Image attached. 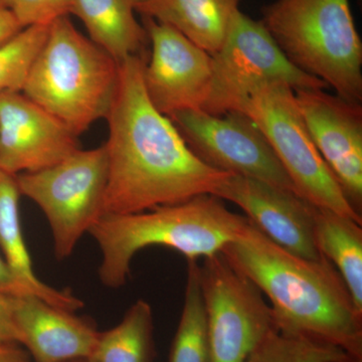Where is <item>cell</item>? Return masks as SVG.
Instances as JSON below:
<instances>
[{
  "instance_id": "18",
  "label": "cell",
  "mask_w": 362,
  "mask_h": 362,
  "mask_svg": "<svg viewBox=\"0 0 362 362\" xmlns=\"http://www.w3.org/2000/svg\"><path fill=\"white\" fill-rule=\"evenodd\" d=\"M135 11L133 0H73L71 8L84 23L90 40L118 63L144 54L148 35Z\"/></svg>"
},
{
  "instance_id": "13",
  "label": "cell",
  "mask_w": 362,
  "mask_h": 362,
  "mask_svg": "<svg viewBox=\"0 0 362 362\" xmlns=\"http://www.w3.org/2000/svg\"><path fill=\"white\" fill-rule=\"evenodd\" d=\"M80 149L78 137L21 90L0 92V169L35 173Z\"/></svg>"
},
{
  "instance_id": "8",
  "label": "cell",
  "mask_w": 362,
  "mask_h": 362,
  "mask_svg": "<svg viewBox=\"0 0 362 362\" xmlns=\"http://www.w3.org/2000/svg\"><path fill=\"white\" fill-rule=\"evenodd\" d=\"M213 62L211 92L202 110L211 115L233 111L261 83L282 82L294 90L327 88L323 81L293 66L262 21L252 20L240 9Z\"/></svg>"
},
{
  "instance_id": "11",
  "label": "cell",
  "mask_w": 362,
  "mask_h": 362,
  "mask_svg": "<svg viewBox=\"0 0 362 362\" xmlns=\"http://www.w3.org/2000/svg\"><path fill=\"white\" fill-rule=\"evenodd\" d=\"M142 18L152 47L150 61L143 69V84L150 102L165 116L202 111L213 82V56L171 26Z\"/></svg>"
},
{
  "instance_id": "26",
  "label": "cell",
  "mask_w": 362,
  "mask_h": 362,
  "mask_svg": "<svg viewBox=\"0 0 362 362\" xmlns=\"http://www.w3.org/2000/svg\"><path fill=\"white\" fill-rule=\"evenodd\" d=\"M0 292L9 296H21V295H30L21 287L20 283L14 278L11 269L7 266L6 259L0 252Z\"/></svg>"
},
{
  "instance_id": "12",
  "label": "cell",
  "mask_w": 362,
  "mask_h": 362,
  "mask_svg": "<svg viewBox=\"0 0 362 362\" xmlns=\"http://www.w3.org/2000/svg\"><path fill=\"white\" fill-rule=\"evenodd\" d=\"M317 150L350 206L362 211V106L324 89L294 90Z\"/></svg>"
},
{
  "instance_id": "2",
  "label": "cell",
  "mask_w": 362,
  "mask_h": 362,
  "mask_svg": "<svg viewBox=\"0 0 362 362\" xmlns=\"http://www.w3.org/2000/svg\"><path fill=\"white\" fill-rule=\"evenodd\" d=\"M221 254L269 298L278 330L332 345L362 361V313L325 256L309 259L286 251L249 220Z\"/></svg>"
},
{
  "instance_id": "16",
  "label": "cell",
  "mask_w": 362,
  "mask_h": 362,
  "mask_svg": "<svg viewBox=\"0 0 362 362\" xmlns=\"http://www.w3.org/2000/svg\"><path fill=\"white\" fill-rule=\"evenodd\" d=\"M240 0H142L136 13L175 28L211 56L225 44Z\"/></svg>"
},
{
  "instance_id": "31",
  "label": "cell",
  "mask_w": 362,
  "mask_h": 362,
  "mask_svg": "<svg viewBox=\"0 0 362 362\" xmlns=\"http://www.w3.org/2000/svg\"><path fill=\"white\" fill-rule=\"evenodd\" d=\"M83 361H75V362H82Z\"/></svg>"
},
{
  "instance_id": "1",
  "label": "cell",
  "mask_w": 362,
  "mask_h": 362,
  "mask_svg": "<svg viewBox=\"0 0 362 362\" xmlns=\"http://www.w3.org/2000/svg\"><path fill=\"white\" fill-rule=\"evenodd\" d=\"M146 59L121 62L115 98L106 119L108 182L104 214L142 213L213 194L230 173L207 165L170 119L157 111L143 84Z\"/></svg>"
},
{
  "instance_id": "14",
  "label": "cell",
  "mask_w": 362,
  "mask_h": 362,
  "mask_svg": "<svg viewBox=\"0 0 362 362\" xmlns=\"http://www.w3.org/2000/svg\"><path fill=\"white\" fill-rule=\"evenodd\" d=\"M214 195L240 206L252 225L286 251L304 259L322 257L314 237L316 206L294 192L230 173Z\"/></svg>"
},
{
  "instance_id": "20",
  "label": "cell",
  "mask_w": 362,
  "mask_h": 362,
  "mask_svg": "<svg viewBox=\"0 0 362 362\" xmlns=\"http://www.w3.org/2000/svg\"><path fill=\"white\" fill-rule=\"evenodd\" d=\"M153 316L145 300H137L121 322L106 332H100L93 362H152Z\"/></svg>"
},
{
  "instance_id": "25",
  "label": "cell",
  "mask_w": 362,
  "mask_h": 362,
  "mask_svg": "<svg viewBox=\"0 0 362 362\" xmlns=\"http://www.w3.org/2000/svg\"><path fill=\"white\" fill-rule=\"evenodd\" d=\"M8 343L18 344L21 337L14 322L11 296L0 292V344Z\"/></svg>"
},
{
  "instance_id": "30",
  "label": "cell",
  "mask_w": 362,
  "mask_h": 362,
  "mask_svg": "<svg viewBox=\"0 0 362 362\" xmlns=\"http://www.w3.org/2000/svg\"><path fill=\"white\" fill-rule=\"evenodd\" d=\"M82 362H93V361H83Z\"/></svg>"
},
{
  "instance_id": "24",
  "label": "cell",
  "mask_w": 362,
  "mask_h": 362,
  "mask_svg": "<svg viewBox=\"0 0 362 362\" xmlns=\"http://www.w3.org/2000/svg\"><path fill=\"white\" fill-rule=\"evenodd\" d=\"M23 28L49 25L71 14L73 0H1Z\"/></svg>"
},
{
  "instance_id": "15",
  "label": "cell",
  "mask_w": 362,
  "mask_h": 362,
  "mask_svg": "<svg viewBox=\"0 0 362 362\" xmlns=\"http://www.w3.org/2000/svg\"><path fill=\"white\" fill-rule=\"evenodd\" d=\"M11 300L21 344L35 361L75 362L92 357L100 332L89 321L33 295Z\"/></svg>"
},
{
  "instance_id": "27",
  "label": "cell",
  "mask_w": 362,
  "mask_h": 362,
  "mask_svg": "<svg viewBox=\"0 0 362 362\" xmlns=\"http://www.w3.org/2000/svg\"><path fill=\"white\" fill-rule=\"evenodd\" d=\"M23 28L14 18L8 8L0 0V45L6 44L14 35H18Z\"/></svg>"
},
{
  "instance_id": "4",
  "label": "cell",
  "mask_w": 362,
  "mask_h": 362,
  "mask_svg": "<svg viewBox=\"0 0 362 362\" xmlns=\"http://www.w3.org/2000/svg\"><path fill=\"white\" fill-rule=\"evenodd\" d=\"M119 66L63 16L49 25L21 92L78 137L108 115Z\"/></svg>"
},
{
  "instance_id": "19",
  "label": "cell",
  "mask_w": 362,
  "mask_h": 362,
  "mask_svg": "<svg viewBox=\"0 0 362 362\" xmlns=\"http://www.w3.org/2000/svg\"><path fill=\"white\" fill-rule=\"evenodd\" d=\"M314 237L319 252L337 269L362 313V228L361 223L329 209L315 207Z\"/></svg>"
},
{
  "instance_id": "22",
  "label": "cell",
  "mask_w": 362,
  "mask_h": 362,
  "mask_svg": "<svg viewBox=\"0 0 362 362\" xmlns=\"http://www.w3.org/2000/svg\"><path fill=\"white\" fill-rule=\"evenodd\" d=\"M246 362H362L344 350L308 338L269 331Z\"/></svg>"
},
{
  "instance_id": "5",
  "label": "cell",
  "mask_w": 362,
  "mask_h": 362,
  "mask_svg": "<svg viewBox=\"0 0 362 362\" xmlns=\"http://www.w3.org/2000/svg\"><path fill=\"white\" fill-rule=\"evenodd\" d=\"M262 13V23L293 66L338 97L361 104L362 42L349 0H276Z\"/></svg>"
},
{
  "instance_id": "9",
  "label": "cell",
  "mask_w": 362,
  "mask_h": 362,
  "mask_svg": "<svg viewBox=\"0 0 362 362\" xmlns=\"http://www.w3.org/2000/svg\"><path fill=\"white\" fill-rule=\"evenodd\" d=\"M201 283L211 362H246L264 337L275 329L271 307L251 281L216 254L204 259Z\"/></svg>"
},
{
  "instance_id": "29",
  "label": "cell",
  "mask_w": 362,
  "mask_h": 362,
  "mask_svg": "<svg viewBox=\"0 0 362 362\" xmlns=\"http://www.w3.org/2000/svg\"><path fill=\"white\" fill-rule=\"evenodd\" d=\"M140 1H142V0H133V2H134V6H135V4H137L138 2H140Z\"/></svg>"
},
{
  "instance_id": "28",
  "label": "cell",
  "mask_w": 362,
  "mask_h": 362,
  "mask_svg": "<svg viewBox=\"0 0 362 362\" xmlns=\"http://www.w3.org/2000/svg\"><path fill=\"white\" fill-rule=\"evenodd\" d=\"M0 362H28V354L16 343L0 344Z\"/></svg>"
},
{
  "instance_id": "23",
  "label": "cell",
  "mask_w": 362,
  "mask_h": 362,
  "mask_svg": "<svg viewBox=\"0 0 362 362\" xmlns=\"http://www.w3.org/2000/svg\"><path fill=\"white\" fill-rule=\"evenodd\" d=\"M49 25L23 28L0 45V92L21 90L33 59L44 45Z\"/></svg>"
},
{
  "instance_id": "17",
  "label": "cell",
  "mask_w": 362,
  "mask_h": 362,
  "mask_svg": "<svg viewBox=\"0 0 362 362\" xmlns=\"http://www.w3.org/2000/svg\"><path fill=\"white\" fill-rule=\"evenodd\" d=\"M21 195L16 176L0 169V252L7 266L28 294L65 310H80L84 307L82 300L68 290H59L45 284L35 275L21 230Z\"/></svg>"
},
{
  "instance_id": "3",
  "label": "cell",
  "mask_w": 362,
  "mask_h": 362,
  "mask_svg": "<svg viewBox=\"0 0 362 362\" xmlns=\"http://www.w3.org/2000/svg\"><path fill=\"white\" fill-rule=\"evenodd\" d=\"M247 223L246 216L230 211L220 197L204 194L142 213L103 214L88 233L101 250L100 280L107 287L120 288L131 262L144 247H169L197 261L221 254Z\"/></svg>"
},
{
  "instance_id": "21",
  "label": "cell",
  "mask_w": 362,
  "mask_h": 362,
  "mask_svg": "<svg viewBox=\"0 0 362 362\" xmlns=\"http://www.w3.org/2000/svg\"><path fill=\"white\" fill-rule=\"evenodd\" d=\"M169 362H211L201 266L195 259H187L185 303Z\"/></svg>"
},
{
  "instance_id": "7",
  "label": "cell",
  "mask_w": 362,
  "mask_h": 362,
  "mask_svg": "<svg viewBox=\"0 0 362 362\" xmlns=\"http://www.w3.org/2000/svg\"><path fill=\"white\" fill-rule=\"evenodd\" d=\"M21 195L39 206L51 228L56 258L65 259L104 214L108 182L105 146L74 152L49 168L16 175Z\"/></svg>"
},
{
  "instance_id": "10",
  "label": "cell",
  "mask_w": 362,
  "mask_h": 362,
  "mask_svg": "<svg viewBox=\"0 0 362 362\" xmlns=\"http://www.w3.org/2000/svg\"><path fill=\"white\" fill-rule=\"evenodd\" d=\"M168 117L189 149L207 165L296 194L265 135L245 114L230 111L214 116L185 110Z\"/></svg>"
},
{
  "instance_id": "6",
  "label": "cell",
  "mask_w": 362,
  "mask_h": 362,
  "mask_svg": "<svg viewBox=\"0 0 362 362\" xmlns=\"http://www.w3.org/2000/svg\"><path fill=\"white\" fill-rule=\"evenodd\" d=\"M233 111L251 118L289 175L295 192L321 209L352 218L362 225L334 176L317 150L307 129L294 90L282 82L257 85Z\"/></svg>"
}]
</instances>
